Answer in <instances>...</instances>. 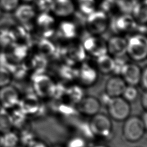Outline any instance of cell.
I'll list each match as a JSON object with an SVG mask.
<instances>
[{
	"label": "cell",
	"instance_id": "7",
	"mask_svg": "<svg viewBox=\"0 0 147 147\" xmlns=\"http://www.w3.org/2000/svg\"><path fill=\"white\" fill-rule=\"evenodd\" d=\"M33 86L35 94L37 96L47 98L53 95L56 85L48 76L40 74L34 78Z\"/></svg>",
	"mask_w": 147,
	"mask_h": 147
},
{
	"label": "cell",
	"instance_id": "17",
	"mask_svg": "<svg viewBox=\"0 0 147 147\" xmlns=\"http://www.w3.org/2000/svg\"><path fill=\"white\" fill-rule=\"evenodd\" d=\"M56 32L59 37L64 40H73L78 33L75 24L69 20H64L57 25Z\"/></svg>",
	"mask_w": 147,
	"mask_h": 147
},
{
	"label": "cell",
	"instance_id": "46",
	"mask_svg": "<svg viewBox=\"0 0 147 147\" xmlns=\"http://www.w3.org/2000/svg\"><path fill=\"white\" fill-rule=\"evenodd\" d=\"M1 108H2V107H1V103H0V109Z\"/></svg>",
	"mask_w": 147,
	"mask_h": 147
},
{
	"label": "cell",
	"instance_id": "2",
	"mask_svg": "<svg viewBox=\"0 0 147 147\" xmlns=\"http://www.w3.org/2000/svg\"><path fill=\"white\" fill-rule=\"evenodd\" d=\"M86 25L91 34L100 36L106 32L109 25V18L107 13L102 10H95L87 15Z\"/></svg>",
	"mask_w": 147,
	"mask_h": 147
},
{
	"label": "cell",
	"instance_id": "42",
	"mask_svg": "<svg viewBox=\"0 0 147 147\" xmlns=\"http://www.w3.org/2000/svg\"><path fill=\"white\" fill-rule=\"evenodd\" d=\"M2 134L0 133V147H2Z\"/></svg>",
	"mask_w": 147,
	"mask_h": 147
},
{
	"label": "cell",
	"instance_id": "30",
	"mask_svg": "<svg viewBox=\"0 0 147 147\" xmlns=\"http://www.w3.org/2000/svg\"><path fill=\"white\" fill-rule=\"evenodd\" d=\"M122 96L127 102L134 101L138 96V90L135 86L126 85Z\"/></svg>",
	"mask_w": 147,
	"mask_h": 147
},
{
	"label": "cell",
	"instance_id": "5",
	"mask_svg": "<svg viewBox=\"0 0 147 147\" xmlns=\"http://www.w3.org/2000/svg\"><path fill=\"white\" fill-rule=\"evenodd\" d=\"M36 28L41 38H48L56 33L55 18L49 12H41L36 17Z\"/></svg>",
	"mask_w": 147,
	"mask_h": 147
},
{
	"label": "cell",
	"instance_id": "31",
	"mask_svg": "<svg viewBox=\"0 0 147 147\" xmlns=\"http://www.w3.org/2000/svg\"><path fill=\"white\" fill-rule=\"evenodd\" d=\"M21 0H0V7L5 11H13L20 5Z\"/></svg>",
	"mask_w": 147,
	"mask_h": 147
},
{
	"label": "cell",
	"instance_id": "18",
	"mask_svg": "<svg viewBox=\"0 0 147 147\" xmlns=\"http://www.w3.org/2000/svg\"><path fill=\"white\" fill-rule=\"evenodd\" d=\"M14 11L16 19L22 24H28L36 17V9L28 3L19 5Z\"/></svg>",
	"mask_w": 147,
	"mask_h": 147
},
{
	"label": "cell",
	"instance_id": "24",
	"mask_svg": "<svg viewBox=\"0 0 147 147\" xmlns=\"http://www.w3.org/2000/svg\"><path fill=\"white\" fill-rule=\"evenodd\" d=\"M132 16L137 22L142 24L146 22V2H138L133 7L132 10Z\"/></svg>",
	"mask_w": 147,
	"mask_h": 147
},
{
	"label": "cell",
	"instance_id": "27",
	"mask_svg": "<svg viewBox=\"0 0 147 147\" xmlns=\"http://www.w3.org/2000/svg\"><path fill=\"white\" fill-rule=\"evenodd\" d=\"M65 94L69 99L75 103H78L83 97V90L78 86H72L69 87L65 90Z\"/></svg>",
	"mask_w": 147,
	"mask_h": 147
},
{
	"label": "cell",
	"instance_id": "13",
	"mask_svg": "<svg viewBox=\"0 0 147 147\" xmlns=\"http://www.w3.org/2000/svg\"><path fill=\"white\" fill-rule=\"evenodd\" d=\"M76 104L78 110L80 113L88 116H93L98 113L101 106L100 101L92 96H83Z\"/></svg>",
	"mask_w": 147,
	"mask_h": 147
},
{
	"label": "cell",
	"instance_id": "45",
	"mask_svg": "<svg viewBox=\"0 0 147 147\" xmlns=\"http://www.w3.org/2000/svg\"><path fill=\"white\" fill-rule=\"evenodd\" d=\"M1 11H2V10H1V9L0 7V16H1Z\"/></svg>",
	"mask_w": 147,
	"mask_h": 147
},
{
	"label": "cell",
	"instance_id": "9",
	"mask_svg": "<svg viewBox=\"0 0 147 147\" xmlns=\"http://www.w3.org/2000/svg\"><path fill=\"white\" fill-rule=\"evenodd\" d=\"M20 97L18 90L9 84L0 88V103L5 109H13L18 105Z\"/></svg>",
	"mask_w": 147,
	"mask_h": 147
},
{
	"label": "cell",
	"instance_id": "22",
	"mask_svg": "<svg viewBox=\"0 0 147 147\" xmlns=\"http://www.w3.org/2000/svg\"><path fill=\"white\" fill-rule=\"evenodd\" d=\"M38 54L46 57L53 55L56 51L55 44L47 38H41L37 45Z\"/></svg>",
	"mask_w": 147,
	"mask_h": 147
},
{
	"label": "cell",
	"instance_id": "43",
	"mask_svg": "<svg viewBox=\"0 0 147 147\" xmlns=\"http://www.w3.org/2000/svg\"><path fill=\"white\" fill-rule=\"evenodd\" d=\"M22 1H24V2H25L28 3V2H32V1H33V0H22Z\"/></svg>",
	"mask_w": 147,
	"mask_h": 147
},
{
	"label": "cell",
	"instance_id": "40",
	"mask_svg": "<svg viewBox=\"0 0 147 147\" xmlns=\"http://www.w3.org/2000/svg\"><path fill=\"white\" fill-rule=\"evenodd\" d=\"M141 104L144 109L146 110L147 107V94L146 91H145L141 95Z\"/></svg>",
	"mask_w": 147,
	"mask_h": 147
},
{
	"label": "cell",
	"instance_id": "21",
	"mask_svg": "<svg viewBox=\"0 0 147 147\" xmlns=\"http://www.w3.org/2000/svg\"><path fill=\"white\" fill-rule=\"evenodd\" d=\"M96 58V65L98 70L101 73L108 74L114 71L115 60H114L110 55L106 53Z\"/></svg>",
	"mask_w": 147,
	"mask_h": 147
},
{
	"label": "cell",
	"instance_id": "38",
	"mask_svg": "<svg viewBox=\"0 0 147 147\" xmlns=\"http://www.w3.org/2000/svg\"><path fill=\"white\" fill-rule=\"evenodd\" d=\"M28 147H47L42 142L32 140L28 144Z\"/></svg>",
	"mask_w": 147,
	"mask_h": 147
},
{
	"label": "cell",
	"instance_id": "44",
	"mask_svg": "<svg viewBox=\"0 0 147 147\" xmlns=\"http://www.w3.org/2000/svg\"><path fill=\"white\" fill-rule=\"evenodd\" d=\"M95 147H106L105 146H102V145H99V146H96Z\"/></svg>",
	"mask_w": 147,
	"mask_h": 147
},
{
	"label": "cell",
	"instance_id": "47",
	"mask_svg": "<svg viewBox=\"0 0 147 147\" xmlns=\"http://www.w3.org/2000/svg\"></svg>",
	"mask_w": 147,
	"mask_h": 147
},
{
	"label": "cell",
	"instance_id": "1",
	"mask_svg": "<svg viewBox=\"0 0 147 147\" xmlns=\"http://www.w3.org/2000/svg\"><path fill=\"white\" fill-rule=\"evenodd\" d=\"M122 126V135L124 138L131 142L140 140L146 131V126L141 118L137 116L128 117L124 120Z\"/></svg>",
	"mask_w": 147,
	"mask_h": 147
},
{
	"label": "cell",
	"instance_id": "11",
	"mask_svg": "<svg viewBox=\"0 0 147 147\" xmlns=\"http://www.w3.org/2000/svg\"><path fill=\"white\" fill-rule=\"evenodd\" d=\"M141 71L140 67L135 64L125 63L120 72L126 84L136 86L140 83Z\"/></svg>",
	"mask_w": 147,
	"mask_h": 147
},
{
	"label": "cell",
	"instance_id": "10",
	"mask_svg": "<svg viewBox=\"0 0 147 147\" xmlns=\"http://www.w3.org/2000/svg\"><path fill=\"white\" fill-rule=\"evenodd\" d=\"M137 25L133 17L128 13H123L115 18L113 28L118 33H127L134 30Z\"/></svg>",
	"mask_w": 147,
	"mask_h": 147
},
{
	"label": "cell",
	"instance_id": "29",
	"mask_svg": "<svg viewBox=\"0 0 147 147\" xmlns=\"http://www.w3.org/2000/svg\"><path fill=\"white\" fill-rule=\"evenodd\" d=\"M13 78L11 71L4 67H0V88L10 84Z\"/></svg>",
	"mask_w": 147,
	"mask_h": 147
},
{
	"label": "cell",
	"instance_id": "12",
	"mask_svg": "<svg viewBox=\"0 0 147 147\" xmlns=\"http://www.w3.org/2000/svg\"><path fill=\"white\" fill-rule=\"evenodd\" d=\"M107 52L116 57H121L126 53L127 39L117 35L113 36L107 41Z\"/></svg>",
	"mask_w": 147,
	"mask_h": 147
},
{
	"label": "cell",
	"instance_id": "36",
	"mask_svg": "<svg viewBox=\"0 0 147 147\" xmlns=\"http://www.w3.org/2000/svg\"><path fill=\"white\" fill-rule=\"evenodd\" d=\"M85 142L83 138L75 137L71 140L68 144L67 147H84Z\"/></svg>",
	"mask_w": 147,
	"mask_h": 147
},
{
	"label": "cell",
	"instance_id": "25",
	"mask_svg": "<svg viewBox=\"0 0 147 147\" xmlns=\"http://www.w3.org/2000/svg\"><path fill=\"white\" fill-rule=\"evenodd\" d=\"M19 141L18 136L11 130L2 134V147H17Z\"/></svg>",
	"mask_w": 147,
	"mask_h": 147
},
{
	"label": "cell",
	"instance_id": "37",
	"mask_svg": "<svg viewBox=\"0 0 147 147\" xmlns=\"http://www.w3.org/2000/svg\"><path fill=\"white\" fill-rule=\"evenodd\" d=\"M140 83H141L142 87L146 89L147 87V69L146 68H144L141 71V75L140 78Z\"/></svg>",
	"mask_w": 147,
	"mask_h": 147
},
{
	"label": "cell",
	"instance_id": "41",
	"mask_svg": "<svg viewBox=\"0 0 147 147\" xmlns=\"http://www.w3.org/2000/svg\"><path fill=\"white\" fill-rule=\"evenodd\" d=\"M141 119H142V121L144 122V123H145V125L146 126H147L146 125V123H147V119H147V114H146V112H145L144 113V114H142V117H141Z\"/></svg>",
	"mask_w": 147,
	"mask_h": 147
},
{
	"label": "cell",
	"instance_id": "32",
	"mask_svg": "<svg viewBox=\"0 0 147 147\" xmlns=\"http://www.w3.org/2000/svg\"><path fill=\"white\" fill-rule=\"evenodd\" d=\"M13 33L8 30L3 29L0 32V43L3 46L11 44L14 41Z\"/></svg>",
	"mask_w": 147,
	"mask_h": 147
},
{
	"label": "cell",
	"instance_id": "19",
	"mask_svg": "<svg viewBox=\"0 0 147 147\" xmlns=\"http://www.w3.org/2000/svg\"><path fill=\"white\" fill-rule=\"evenodd\" d=\"M86 53L82 43L80 42H71L64 48V55L71 61L76 62L83 60L85 58Z\"/></svg>",
	"mask_w": 147,
	"mask_h": 147
},
{
	"label": "cell",
	"instance_id": "34",
	"mask_svg": "<svg viewBox=\"0 0 147 147\" xmlns=\"http://www.w3.org/2000/svg\"><path fill=\"white\" fill-rule=\"evenodd\" d=\"M52 2V0H36L37 7L41 12H49L51 11Z\"/></svg>",
	"mask_w": 147,
	"mask_h": 147
},
{
	"label": "cell",
	"instance_id": "39",
	"mask_svg": "<svg viewBox=\"0 0 147 147\" xmlns=\"http://www.w3.org/2000/svg\"><path fill=\"white\" fill-rule=\"evenodd\" d=\"M59 110L64 114H69L73 111V109L71 107L66 106H61L59 108Z\"/></svg>",
	"mask_w": 147,
	"mask_h": 147
},
{
	"label": "cell",
	"instance_id": "8",
	"mask_svg": "<svg viewBox=\"0 0 147 147\" xmlns=\"http://www.w3.org/2000/svg\"><path fill=\"white\" fill-rule=\"evenodd\" d=\"M82 45L86 52L96 57L107 53V41L100 36L91 34L83 40Z\"/></svg>",
	"mask_w": 147,
	"mask_h": 147
},
{
	"label": "cell",
	"instance_id": "6",
	"mask_svg": "<svg viewBox=\"0 0 147 147\" xmlns=\"http://www.w3.org/2000/svg\"><path fill=\"white\" fill-rule=\"evenodd\" d=\"M92 117L88 123L92 134L99 137L108 136L112 130V124L109 117L99 113Z\"/></svg>",
	"mask_w": 147,
	"mask_h": 147
},
{
	"label": "cell",
	"instance_id": "20",
	"mask_svg": "<svg viewBox=\"0 0 147 147\" xmlns=\"http://www.w3.org/2000/svg\"><path fill=\"white\" fill-rule=\"evenodd\" d=\"M77 75L82 83L86 86H90L94 83L98 77L95 69L89 65L84 64L78 71Z\"/></svg>",
	"mask_w": 147,
	"mask_h": 147
},
{
	"label": "cell",
	"instance_id": "35",
	"mask_svg": "<svg viewBox=\"0 0 147 147\" xmlns=\"http://www.w3.org/2000/svg\"><path fill=\"white\" fill-rule=\"evenodd\" d=\"M76 72L72 69V68H70L68 66H63L61 70H60V74L64 79H72L76 75L78 74H76Z\"/></svg>",
	"mask_w": 147,
	"mask_h": 147
},
{
	"label": "cell",
	"instance_id": "33",
	"mask_svg": "<svg viewBox=\"0 0 147 147\" xmlns=\"http://www.w3.org/2000/svg\"><path fill=\"white\" fill-rule=\"evenodd\" d=\"M32 64L34 68L37 69H42L45 67L47 64L45 57L38 54L33 58Z\"/></svg>",
	"mask_w": 147,
	"mask_h": 147
},
{
	"label": "cell",
	"instance_id": "3",
	"mask_svg": "<svg viewBox=\"0 0 147 147\" xmlns=\"http://www.w3.org/2000/svg\"><path fill=\"white\" fill-rule=\"evenodd\" d=\"M126 53L136 61H142L147 55V39L142 34H134L127 40Z\"/></svg>",
	"mask_w": 147,
	"mask_h": 147
},
{
	"label": "cell",
	"instance_id": "28",
	"mask_svg": "<svg viewBox=\"0 0 147 147\" xmlns=\"http://www.w3.org/2000/svg\"><path fill=\"white\" fill-rule=\"evenodd\" d=\"M28 53V48L24 44L16 45L11 52L12 57L13 60L20 61L23 60Z\"/></svg>",
	"mask_w": 147,
	"mask_h": 147
},
{
	"label": "cell",
	"instance_id": "23",
	"mask_svg": "<svg viewBox=\"0 0 147 147\" xmlns=\"http://www.w3.org/2000/svg\"><path fill=\"white\" fill-rule=\"evenodd\" d=\"M13 122L11 114L6 109H0V133L3 134L11 130L13 127Z\"/></svg>",
	"mask_w": 147,
	"mask_h": 147
},
{
	"label": "cell",
	"instance_id": "16",
	"mask_svg": "<svg viewBox=\"0 0 147 147\" xmlns=\"http://www.w3.org/2000/svg\"><path fill=\"white\" fill-rule=\"evenodd\" d=\"M40 103L36 94H28L20 98L18 106L20 110L26 115L34 114L39 110Z\"/></svg>",
	"mask_w": 147,
	"mask_h": 147
},
{
	"label": "cell",
	"instance_id": "4",
	"mask_svg": "<svg viewBox=\"0 0 147 147\" xmlns=\"http://www.w3.org/2000/svg\"><path fill=\"white\" fill-rule=\"evenodd\" d=\"M107 105L109 115L116 121H123L129 116L130 107L129 102L121 96L110 98Z\"/></svg>",
	"mask_w": 147,
	"mask_h": 147
},
{
	"label": "cell",
	"instance_id": "14",
	"mask_svg": "<svg viewBox=\"0 0 147 147\" xmlns=\"http://www.w3.org/2000/svg\"><path fill=\"white\" fill-rule=\"evenodd\" d=\"M75 9L72 0H52L51 11L57 17L66 18L74 13Z\"/></svg>",
	"mask_w": 147,
	"mask_h": 147
},
{
	"label": "cell",
	"instance_id": "15",
	"mask_svg": "<svg viewBox=\"0 0 147 147\" xmlns=\"http://www.w3.org/2000/svg\"><path fill=\"white\" fill-rule=\"evenodd\" d=\"M126 86L122 77L118 75L110 77L105 84L106 95L110 98L121 96Z\"/></svg>",
	"mask_w": 147,
	"mask_h": 147
},
{
	"label": "cell",
	"instance_id": "26",
	"mask_svg": "<svg viewBox=\"0 0 147 147\" xmlns=\"http://www.w3.org/2000/svg\"><path fill=\"white\" fill-rule=\"evenodd\" d=\"M77 6L80 11L88 15L96 10V0H77Z\"/></svg>",
	"mask_w": 147,
	"mask_h": 147
}]
</instances>
